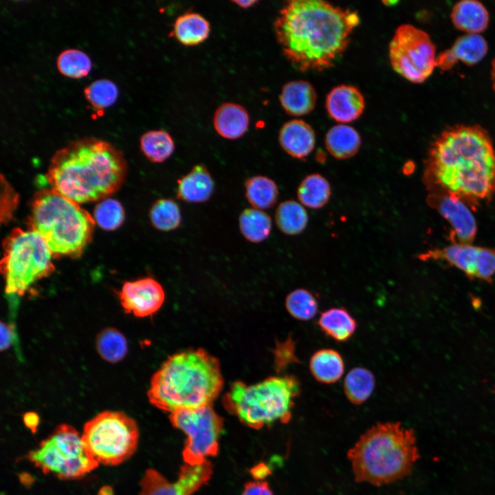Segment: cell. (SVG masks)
<instances>
[{
  "instance_id": "33",
  "label": "cell",
  "mask_w": 495,
  "mask_h": 495,
  "mask_svg": "<svg viewBox=\"0 0 495 495\" xmlns=\"http://www.w3.org/2000/svg\"><path fill=\"white\" fill-rule=\"evenodd\" d=\"M140 150L150 161L161 163L173 153L175 146L169 133L162 129L150 130L140 137Z\"/></svg>"
},
{
  "instance_id": "24",
  "label": "cell",
  "mask_w": 495,
  "mask_h": 495,
  "mask_svg": "<svg viewBox=\"0 0 495 495\" xmlns=\"http://www.w3.org/2000/svg\"><path fill=\"white\" fill-rule=\"evenodd\" d=\"M362 138L359 132L346 124L331 126L324 138V145L331 156L337 160L354 157L359 151Z\"/></svg>"
},
{
  "instance_id": "4",
  "label": "cell",
  "mask_w": 495,
  "mask_h": 495,
  "mask_svg": "<svg viewBox=\"0 0 495 495\" xmlns=\"http://www.w3.org/2000/svg\"><path fill=\"white\" fill-rule=\"evenodd\" d=\"M223 386L218 360L202 349L177 353L153 375L147 395L150 403L170 413L212 405Z\"/></svg>"
},
{
  "instance_id": "47",
  "label": "cell",
  "mask_w": 495,
  "mask_h": 495,
  "mask_svg": "<svg viewBox=\"0 0 495 495\" xmlns=\"http://www.w3.org/2000/svg\"><path fill=\"white\" fill-rule=\"evenodd\" d=\"M98 495H113V490L111 487L104 485L98 490Z\"/></svg>"
},
{
  "instance_id": "11",
  "label": "cell",
  "mask_w": 495,
  "mask_h": 495,
  "mask_svg": "<svg viewBox=\"0 0 495 495\" xmlns=\"http://www.w3.org/2000/svg\"><path fill=\"white\" fill-rule=\"evenodd\" d=\"M392 68L408 81L419 84L436 68V47L428 34L409 23L399 25L388 45Z\"/></svg>"
},
{
  "instance_id": "10",
  "label": "cell",
  "mask_w": 495,
  "mask_h": 495,
  "mask_svg": "<svg viewBox=\"0 0 495 495\" xmlns=\"http://www.w3.org/2000/svg\"><path fill=\"white\" fill-rule=\"evenodd\" d=\"M82 439L99 465L115 466L135 452L139 429L135 421L124 412L106 410L85 424Z\"/></svg>"
},
{
  "instance_id": "40",
  "label": "cell",
  "mask_w": 495,
  "mask_h": 495,
  "mask_svg": "<svg viewBox=\"0 0 495 495\" xmlns=\"http://www.w3.org/2000/svg\"><path fill=\"white\" fill-rule=\"evenodd\" d=\"M3 182L5 186L3 187L4 192L2 193L4 194V197L3 198H5V202L2 203L1 205L3 204L5 205L3 207H1V221L6 223L10 221L12 217V212L17 204L18 197L7 182L4 181Z\"/></svg>"
},
{
  "instance_id": "39",
  "label": "cell",
  "mask_w": 495,
  "mask_h": 495,
  "mask_svg": "<svg viewBox=\"0 0 495 495\" xmlns=\"http://www.w3.org/2000/svg\"><path fill=\"white\" fill-rule=\"evenodd\" d=\"M93 217L96 223L103 230H114L124 220V208L118 201L105 198L96 206Z\"/></svg>"
},
{
  "instance_id": "13",
  "label": "cell",
  "mask_w": 495,
  "mask_h": 495,
  "mask_svg": "<svg viewBox=\"0 0 495 495\" xmlns=\"http://www.w3.org/2000/svg\"><path fill=\"white\" fill-rule=\"evenodd\" d=\"M418 258L444 262L461 270L470 279L491 283L495 275V250L485 247L452 243L429 250Z\"/></svg>"
},
{
  "instance_id": "31",
  "label": "cell",
  "mask_w": 495,
  "mask_h": 495,
  "mask_svg": "<svg viewBox=\"0 0 495 495\" xmlns=\"http://www.w3.org/2000/svg\"><path fill=\"white\" fill-rule=\"evenodd\" d=\"M375 386L373 373L364 367H355L345 376L344 392L352 404L360 405L364 403L372 395Z\"/></svg>"
},
{
  "instance_id": "34",
  "label": "cell",
  "mask_w": 495,
  "mask_h": 495,
  "mask_svg": "<svg viewBox=\"0 0 495 495\" xmlns=\"http://www.w3.org/2000/svg\"><path fill=\"white\" fill-rule=\"evenodd\" d=\"M149 218L155 228L164 232L177 229L182 222L179 206L174 200L168 198L160 199L153 204Z\"/></svg>"
},
{
  "instance_id": "29",
  "label": "cell",
  "mask_w": 495,
  "mask_h": 495,
  "mask_svg": "<svg viewBox=\"0 0 495 495\" xmlns=\"http://www.w3.org/2000/svg\"><path fill=\"white\" fill-rule=\"evenodd\" d=\"M245 195L252 208L263 210L275 205L279 191L274 180L266 176L256 175L246 179Z\"/></svg>"
},
{
  "instance_id": "15",
  "label": "cell",
  "mask_w": 495,
  "mask_h": 495,
  "mask_svg": "<svg viewBox=\"0 0 495 495\" xmlns=\"http://www.w3.org/2000/svg\"><path fill=\"white\" fill-rule=\"evenodd\" d=\"M427 203L450 224L449 237L452 243L472 244L477 227L471 209L466 204L455 197L439 192H428Z\"/></svg>"
},
{
  "instance_id": "17",
  "label": "cell",
  "mask_w": 495,
  "mask_h": 495,
  "mask_svg": "<svg viewBox=\"0 0 495 495\" xmlns=\"http://www.w3.org/2000/svg\"><path fill=\"white\" fill-rule=\"evenodd\" d=\"M488 51L485 38L478 34H464L459 36L449 49L437 56L436 68L441 71L451 69L459 61L473 66L481 61Z\"/></svg>"
},
{
  "instance_id": "42",
  "label": "cell",
  "mask_w": 495,
  "mask_h": 495,
  "mask_svg": "<svg viewBox=\"0 0 495 495\" xmlns=\"http://www.w3.org/2000/svg\"><path fill=\"white\" fill-rule=\"evenodd\" d=\"M241 495H274L266 481H252L245 484Z\"/></svg>"
},
{
  "instance_id": "18",
  "label": "cell",
  "mask_w": 495,
  "mask_h": 495,
  "mask_svg": "<svg viewBox=\"0 0 495 495\" xmlns=\"http://www.w3.org/2000/svg\"><path fill=\"white\" fill-rule=\"evenodd\" d=\"M365 98L360 90L351 85H339L328 93L325 108L329 116L339 124L358 119L365 109Z\"/></svg>"
},
{
  "instance_id": "3",
  "label": "cell",
  "mask_w": 495,
  "mask_h": 495,
  "mask_svg": "<svg viewBox=\"0 0 495 495\" xmlns=\"http://www.w3.org/2000/svg\"><path fill=\"white\" fill-rule=\"evenodd\" d=\"M126 167L122 151L111 143L83 138L54 153L46 177L51 189L81 204L104 199L117 191Z\"/></svg>"
},
{
  "instance_id": "16",
  "label": "cell",
  "mask_w": 495,
  "mask_h": 495,
  "mask_svg": "<svg viewBox=\"0 0 495 495\" xmlns=\"http://www.w3.org/2000/svg\"><path fill=\"white\" fill-rule=\"evenodd\" d=\"M118 298L125 313L143 318L153 314L162 307L165 293L160 283L146 277L125 282Z\"/></svg>"
},
{
  "instance_id": "14",
  "label": "cell",
  "mask_w": 495,
  "mask_h": 495,
  "mask_svg": "<svg viewBox=\"0 0 495 495\" xmlns=\"http://www.w3.org/2000/svg\"><path fill=\"white\" fill-rule=\"evenodd\" d=\"M213 472L208 461L200 465H183L177 481L169 482L154 469H148L140 482L139 495H192L208 483Z\"/></svg>"
},
{
  "instance_id": "35",
  "label": "cell",
  "mask_w": 495,
  "mask_h": 495,
  "mask_svg": "<svg viewBox=\"0 0 495 495\" xmlns=\"http://www.w3.org/2000/svg\"><path fill=\"white\" fill-rule=\"evenodd\" d=\"M96 347L100 356L111 363L122 360L128 351L126 338L114 328H107L100 332L96 338Z\"/></svg>"
},
{
  "instance_id": "48",
  "label": "cell",
  "mask_w": 495,
  "mask_h": 495,
  "mask_svg": "<svg viewBox=\"0 0 495 495\" xmlns=\"http://www.w3.org/2000/svg\"><path fill=\"white\" fill-rule=\"evenodd\" d=\"M491 72H490V76H491V81H492V89L495 92V57L492 61L491 64Z\"/></svg>"
},
{
  "instance_id": "1",
  "label": "cell",
  "mask_w": 495,
  "mask_h": 495,
  "mask_svg": "<svg viewBox=\"0 0 495 495\" xmlns=\"http://www.w3.org/2000/svg\"><path fill=\"white\" fill-rule=\"evenodd\" d=\"M423 182L428 192L455 197L475 210L495 194V147L479 124L446 127L430 142Z\"/></svg>"
},
{
  "instance_id": "44",
  "label": "cell",
  "mask_w": 495,
  "mask_h": 495,
  "mask_svg": "<svg viewBox=\"0 0 495 495\" xmlns=\"http://www.w3.org/2000/svg\"><path fill=\"white\" fill-rule=\"evenodd\" d=\"M251 473L256 479H261L269 475L270 470L265 464L260 463L251 470Z\"/></svg>"
},
{
  "instance_id": "46",
  "label": "cell",
  "mask_w": 495,
  "mask_h": 495,
  "mask_svg": "<svg viewBox=\"0 0 495 495\" xmlns=\"http://www.w3.org/2000/svg\"><path fill=\"white\" fill-rule=\"evenodd\" d=\"M232 3H235L237 6L241 8H249L252 6H253L255 3H258V1L256 0H236V1H232Z\"/></svg>"
},
{
  "instance_id": "5",
  "label": "cell",
  "mask_w": 495,
  "mask_h": 495,
  "mask_svg": "<svg viewBox=\"0 0 495 495\" xmlns=\"http://www.w3.org/2000/svg\"><path fill=\"white\" fill-rule=\"evenodd\" d=\"M357 483L375 486L408 476L420 458L414 430L399 422L378 423L348 451Z\"/></svg>"
},
{
  "instance_id": "36",
  "label": "cell",
  "mask_w": 495,
  "mask_h": 495,
  "mask_svg": "<svg viewBox=\"0 0 495 495\" xmlns=\"http://www.w3.org/2000/svg\"><path fill=\"white\" fill-rule=\"evenodd\" d=\"M285 307L293 318L302 321L312 319L318 311V302L316 296L302 288L296 289L287 296Z\"/></svg>"
},
{
  "instance_id": "41",
  "label": "cell",
  "mask_w": 495,
  "mask_h": 495,
  "mask_svg": "<svg viewBox=\"0 0 495 495\" xmlns=\"http://www.w3.org/2000/svg\"><path fill=\"white\" fill-rule=\"evenodd\" d=\"M292 341V340L289 339L277 347L276 351V362L279 368H282L291 362H298L294 353V344Z\"/></svg>"
},
{
  "instance_id": "8",
  "label": "cell",
  "mask_w": 495,
  "mask_h": 495,
  "mask_svg": "<svg viewBox=\"0 0 495 495\" xmlns=\"http://www.w3.org/2000/svg\"><path fill=\"white\" fill-rule=\"evenodd\" d=\"M2 247L0 267L7 294L23 295L33 283L55 270L53 254L34 231L14 228Z\"/></svg>"
},
{
  "instance_id": "7",
  "label": "cell",
  "mask_w": 495,
  "mask_h": 495,
  "mask_svg": "<svg viewBox=\"0 0 495 495\" xmlns=\"http://www.w3.org/2000/svg\"><path fill=\"white\" fill-rule=\"evenodd\" d=\"M300 390L299 380L291 375L270 377L251 385L235 382L223 403L241 423L260 429L276 422L287 423Z\"/></svg>"
},
{
  "instance_id": "28",
  "label": "cell",
  "mask_w": 495,
  "mask_h": 495,
  "mask_svg": "<svg viewBox=\"0 0 495 495\" xmlns=\"http://www.w3.org/2000/svg\"><path fill=\"white\" fill-rule=\"evenodd\" d=\"M331 194L329 181L320 173L307 175L300 183L297 197L300 204L310 209H319L329 201Z\"/></svg>"
},
{
  "instance_id": "6",
  "label": "cell",
  "mask_w": 495,
  "mask_h": 495,
  "mask_svg": "<svg viewBox=\"0 0 495 495\" xmlns=\"http://www.w3.org/2000/svg\"><path fill=\"white\" fill-rule=\"evenodd\" d=\"M95 224L79 204L51 188L35 195L28 220V229L43 239L54 257L79 256L91 240Z\"/></svg>"
},
{
  "instance_id": "22",
  "label": "cell",
  "mask_w": 495,
  "mask_h": 495,
  "mask_svg": "<svg viewBox=\"0 0 495 495\" xmlns=\"http://www.w3.org/2000/svg\"><path fill=\"white\" fill-rule=\"evenodd\" d=\"M250 124L247 109L234 102H225L215 111L213 125L217 133L223 138L235 140L243 136Z\"/></svg>"
},
{
  "instance_id": "30",
  "label": "cell",
  "mask_w": 495,
  "mask_h": 495,
  "mask_svg": "<svg viewBox=\"0 0 495 495\" xmlns=\"http://www.w3.org/2000/svg\"><path fill=\"white\" fill-rule=\"evenodd\" d=\"M275 221L279 230L287 235H297L307 228L309 217L304 206L294 200L281 202L275 212Z\"/></svg>"
},
{
  "instance_id": "27",
  "label": "cell",
  "mask_w": 495,
  "mask_h": 495,
  "mask_svg": "<svg viewBox=\"0 0 495 495\" xmlns=\"http://www.w3.org/2000/svg\"><path fill=\"white\" fill-rule=\"evenodd\" d=\"M208 21L197 12H188L179 16L173 25V33L177 40L187 46L204 42L209 36Z\"/></svg>"
},
{
  "instance_id": "38",
  "label": "cell",
  "mask_w": 495,
  "mask_h": 495,
  "mask_svg": "<svg viewBox=\"0 0 495 495\" xmlns=\"http://www.w3.org/2000/svg\"><path fill=\"white\" fill-rule=\"evenodd\" d=\"M84 95L94 108L102 110L111 106L116 101L118 89L113 81L101 78L87 86L84 89Z\"/></svg>"
},
{
  "instance_id": "19",
  "label": "cell",
  "mask_w": 495,
  "mask_h": 495,
  "mask_svg": "<svg viewBox=\"0 0 495 495\" xmlns=\"http://www.w3.org/2000/svg\"><path fill=\"white\" fill-rule=\"evenodd\" d=\"M278 142L283 150L291 157L304 160L316 145V133L312 126L300 119H293L281 126Z\"/></svg>"
},
{
  "instance_id": "21",
  "label": "cell",
  "mask_w": 495,
  "mask_h": 495,
  "mask_svg": "<svg viewBox=\"0 0 495 495\" xmlns=\"http://www.w3.org/2000/svg\"><path fill=\"white\" fill-rule=\"evenodd\" d=\"M214 180L204 165L197 164L177 179V197L188 203H204L213 194Z\"/></svg>"
},
{
  "instance_id": "9",
  "label": "cell",
  "mask_w": 495,
  "mask_h": 495,
  "mask_svg": "<svg viewBox=\"0 0 495 495\" xmlns=\"http://www.w3.org/2000/svg\"><path fill=\"white\" fill-rule=\"evenodd\" d=\"M27 459L43 474L61 480L82 478L99 465L87 450L82 434L67 424L58 425Z\"/></svg>"
},
{
  "instance_id": "2",
  "label": "cell",
  "mask_w": 495,
  "mask_h": 495,
  "mask_svg": "<svg viewBox=\"0 0 495 495\" xmlns=\"http://www.w3.org/2000/svg\"><path fill=\"white\" fill-rule=\"evenodd\" d=\"M360 23L358 12L322 0H292L274 23L287 60L301 72L332 67L346 50Z\"/></svg>"
},
{
  "instance_id": "45",
  "label": "cell",
  "mask_w": 495,
  "mask_h": 495,
  "mask_svg": "<svg viewBox=\"0 0 495 495\" xmlns=\"http://www.w3.org/2000/svg\"><path fill=\"white\" fill-rule=\"evenodd\" d=\"M12 340V333L10 329L3 323H1V350L7 349Z\"/></svg>"
},
{
  "instance_id": "26",
  "label": "cell",
  "mask_w": 495,
  "mask_h": 495,
  "mask_svg": "<svg viewBox=\"0 0 495 495\" xmlns=\"http://www.w3.org/2000/svg\"><path fill=\"white\" fill-rule=\"evenodd\" d=\"M320 330L338 342H346L354 334L357 322L344 307H333L320 314L318 320Z\"/></svg>"
},
{
  "instance_id": "37",
  "label": "cell",
  "mask_w": 495,
  "mask_h": 495,
  "mask_svg": "<svg viewBox=\"0 0 495 495\" xmlns=\"http://www.w3.org/2000/svg\"><path fill=\"white\" fill-rule=\"evenodd\" d=\"M59 72L72 78H81L88 75L91 68L89 56L78 49H67L61 52L56 59Z\"/></svg>"
},
{
  "instance_id": "20",
  "label": "cell",
  "mask_w": 495,
  "mask_h": 495,
  "mask_svg": "<svg viewBox=\"0 0 495 495\" xmlns=\"http://www.w3.org/2000/svg\"><path fill=\"white\" fill-rule=\"evenodd\" d=\"M317 98L316 90L311 82L305 80H294L283 85L279 101L288 115L300 117L314 111Z\"/></svg>"
},
{
  "instance_id": "12",
  "label": "cell",
  "mask_w": 495,
  "mask_h": 495,
  "mask_svg": "<svg viewBox=\"0 0 495 495\" xmlns=\"http://www.w3.org/2000/svg\"><path fill=\"white\" fill-rule=\"evenodd\" d=\"M169 419L175 428L187 435L182 452L186 464L200 465L206 457L217 454L223 419L212 405L177 410L170 413Z\"/></svg>"
},
{
  "instance_id": "32",
  "label": "cell",
  "mask_w": 495,
  "mask_h": 495,
  "mask_svg": "<svg viewBox=\"0 0 495 495\" xmlns=\"http://www.w3.org/2000/svg\"><path fill=\"white\" fill-rule=\"evenodd\" d=\"M239 226L243 237L251 243H261L271 233V217L264 211L254 208L245 209L239 215Z\"/></svg>"
},
{
  "instance_id": "23",
  "label": "cell",
  "mask_w": 495,
  "mask_h": 495,
  "mask_svg": "<svg viewBox=\"0 0 495 495\" xmlns=\"http://www.w3.org/2000/svg\"><path fill=\"white\" fill-rule=\"evenodd\" d=\"M450 19L454 26L465 34H480L487 28L490 15L480 1L462 0L452 7Z\"/></svg>"
},
{
  "instance_id": "43",
  "label": "cell",
  "mask_w": 495,
  "mask_h": 495,
  "mask_svg": "<svg viewBox=\"0 0 495 495\" xmlns=\"http://www.w3.org/2000/svg\"><path fill=\"white\" fill-rule=\"evenodd\" d=\"M23 419L25 426L34 433L39 424L38 415L34 412H29L23 415Z\"/></svg>"
},
{
  "instance_id": "25",
  "label": "cell",
  "mask_w": 495,
  "mask_h": 495,
  "mask_svg": "<svg viewBox=\"0 0 495 495\" xmlns=\"http://www.w3.org/2000/svg\"><path fill=\"white\" fill-rule=\"evenodd\" d=\"M309 370L316 381L322 384H333L343 375L344 362L337 351L321 349L311 355Z\"/></svg>"
}]
</instances>
